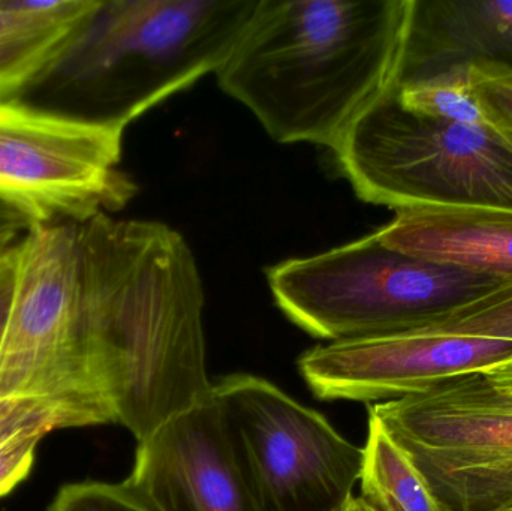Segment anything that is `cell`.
Returning <instances> with one entry per match:
<instances>
[{
	"instance_id": "cell-24",
	"label": "cell",
	"mask_w": 512,
	"mask_h": 511,
	"mask_svg": "<svg viewBox=\"0 0 512 511\" xmlns=\"http://www.w3.org/2000/svg\"><path fill=\"white\" fill-rule=\"evenodd\" d=\"M14 245H15V243H14ZM14 245H9V246H0V255H2V254H3V252L8 251V249H9V248H12V246H14Z\"/></svg>"
},
{
	"instance_id": "cell-4",
	"label": "cell",
	"mask_w": 512,
	"mask_h": 511,
	"mask_svg": "<svg viewBox=\"0 0 512 511\" xmlns=\"http://www.w3.org/2000/svg\"><path fill=\"white\" fill-rule=\"evenodd\" d=\"M267 281L295 326L334 342L426 329L512 279L421 260L372 233L274 264Z\"/></svg>"
},
{
	"instance_id": "cell-16",
	"label": "cell",
	"mask_w": 512,
	"mask_h": 511,
	"mask_svg": "<svg viewBox=\"0 0 512 511\" xmlns=\"http://www.w3.org/2000/svg\"><path fill=\"white\" fill-rule=\"evenodd\" d=\"M69 429L59 408L32 399L0 401V500L14 492L35 467L39 443Z\"/></svg>"
},
{
	"instance_id": "cell-9",
	"label": "cell",
	"mask_w": 512,
	"mask_h": 511,
	"mask_svg": "<svg viewBox=\"0 0 512 511\" xmlns=\"http://www.w3.org/2000/svg\"><path fill=\"white\" fill-rule=\"evenodd\" d=\"M411 456L442 511L512 506V401L483 372L370 405Z\"/></svg>"
},
{
	"instance_id": "cell-1",
	"label": "cell",
	"mask_w": 512,
	"mask_h": 511,
	"mask_svg": "<svg viewBox=\"0 0 512 511\" xmlns=\"http://www.w3.org/2000/svg\"><path fill=\"white\" fill-rule=\"evenodd\" d=\"M84 318L116 423L138 443L212 395L203 279L185 237L158 221L78 224Z\"/></svg>"
},
{
	"instance_id": "cell-8",
	"label": "cell",
	"mask_w": 512,
	"mask_h": 511,
	"mask_svg": "<svg viewBox=\"0 0 512 511\" xmlns=\"http://www.w3.org/2000/svg\"><path fill=\"white\" fill-rule=\"evenodd\" d=\"M123 132L26 98L0 101V203L29 228L120 212L137 194L120 168Z\"/></svg>"
},
{
	"instance_id": "cell-3",
	"label": "cell",
	"mask_w": 512,
	"mask_h": 511,
	"mask_svg": "<svg viewBox=\"0 0 512 511\" xmlns=\"http://www.w3.org/2000/svg\"><path fill=\"white\" fill-rule=\"evenodd\" d=\"M256 5L258 0H96L38 89L65 93L66 113L125 131L159 102L216 74Z\"/></svg>"
},
{
	"instance_id": "cell-2",
	"label": "cell",
	"mask_w": 512,
	"mask_h": 511,
	"mask_svg": "<svg viewBox=\"0 0 512 511\" xmlns=\"http://www.w3.org/2000/svg\"><path fill=\"white\" fill-rule=\"evenodd\" d=\"M412 0H258L216 71L277 143L336 150L396 89Z\"/></svg>"
},
{
	"instance_id": "cell-23",
	"label": "cell",
	"mask_w": 512,
	"mask_h": 511,
	"mask_svg": "<svg viewBox=\"0 0 512 511\" xmlns=\"http://www.w3.org/2000/svg\"><path fill=\"white\" fill-rule=\"evenodd\" d=\"M342 511H375L372 507L367 506L361 498H352L348 504H346L345 509Z\"/></svg>"
},
{
	"instance_id": "cell-6",
	"label": "cell",
	"mask_w": 512,
	"mask_h": 511,
	"mask_svg": "<svg viewBox=\"0 0 512 511\" xmlns=\"http://www.w3.org/2000/svg\"><path fill=\"white\" fill-rule=\"evenodd\" d=\"M355 194L391 209L512 210V146L492 126L429 119L396 89L373 104L334 150Z\"/></svg>"
},
{
	"instance_id": "cell-22",
	"label": "cell",
	"mask_w": 512,
	"mask_h": 511,
	"mask_svg": "<svg viewBox=\"0 0 512 511\" xmlns=\"http://www.w3.org/2000/svg\"><path fill=\"white\" fill-rule=\"evenodd\" d=\"M487 380L512 401V360L504 365L495 366V368L484 371Z\"/></svg>"
},
{
	"instance_id": "cell-5",
	"label": "cell",
	"mask_w": 512,
	"mask_h": 511,
	"mask_svg": "<svg viewBox=\"0 0 512 511\" xmlns=\"http://www.w3.org/2000/svg\"><path fill=\"white\" fill-rule=\"evenodd\" d=\"M59 408L69 428L116 423L93 359L81 291L78 224L30 228L0 344V401Z\"/></svg>"
},
{
	"instance_id": "cell-12",
	"label": "cell",
	"mask_w": 512,
	"mask_h": 511,
	"mask_svg": "<svg viewBox=\"0 0 512 511\" xmlns=\"http://www.w3.org/2000/svg\"><path fill=\"white\" fill-rule=\"evenodd\" d=\"M471 65L512 71V0H412L397 86Z\"/></svg>"
},
{
	"instance_id": "cell-13",
	"label": "cell",
	"mask_w": 512,
	"mask_h": 511,
	"mask_svg": "<svg viewBox=\"0 0 512 511\" xmlns=\"http://www.w3.org/2000/svg\"><path fill=\"white\" fill-rule=\"evenodd\" d=\"M375 234L388 248L421 260L512 279V210H397L396 218Z\"/></svg>"
},
{
	"instance_id": "cell-15",
	"label": "cell",
	"mask_w": 512,
	"mask_h": 511,
	"mask_svg": "<svg viewBox=\"0 0 512 511\" xmlns=\"http://www.w3.org/2000/svg\"><path fill=\"white\" fill-rule=\"evenodd\" d=\"M360 483L361 500L375 511H442L411 456L373 414Z\"/></svg>"
},
{
	"instance_id": "cell-21",
	"label": "cell",
	"mask_w": 512,
	"mask_h": 511,
	"mask_svg": "<svg viewBox=\"0 0 512 511\" xmlns=\"http://www.w3.org/2000/svg\"><path fill=\"white\" fill-rule=\"evenodd\" d=\"M20 240L0 255V344H2L3 332H5L6 320H8L15 279H17L18 243Z\"/></svg>"
},
{
	"instance_id": "cell-17",
	"label": "cell",
	"mask_w": 512,
	"mask_h": 511,
	"mask_svg": "<svg viewBox=\"0 0 512 511\" xmlns=\"http://www.w3.org/2000/svg\"><path fill=\"white\" fill-rule=\"evenodd\" d=\"M397 99L406 110L445 122L487 126L486 117L472 89L471 66H456L427 80L396 87Z\"/></svg>"
},
{
	"instance_id": "cell-11",
	"label": "cell",
	"mask_w": 512,
	"mask_h": 511,
	"mask_svg": "<svg viewBox=\"0 0 512 511\" xmlns=\"http://www.w3.org/2000/svg\"><path fill=\"white\" fill-rule=\"evenodd\" d=\"M129 480L162 511H259L213 393L138 443Z\"/></svg>"
},
{
	"instance_id": "cell-18",
	"label": "cell",
	"mask_w": 512,
	"mask_h": 511,
	"mask_svg": "<svg viewBox=\"0 0 512 511\" xmlns=\"http://www.w3.org/2000/svg\"><path fill=\"white\" fill-rule=\"evenodd\" d=\"M418 332L512 341V281Z\"/></svg>"
},
{
	"instance_id": "cell-7",
	"label": "cell",
	"mask_w": 512,
	"mask_h": 511,
	"mask_svg": "<svg viewBox=\"0 0 512 511\" xmlns=\"http://www.w3.org/2000/svg\"><path fill=\"white\" fill-rule=\"evenodd\" d=\"M212 393L259 511H342L354 498L363 449L318 411L255 375H230Z\"/></svg>"
},
{
	"instance_id": "cell-19",
	"label": "cell",
	"mask_w": 512,
	"mask_h": 511,
	"mask_svg": "<svg viewBox=\"0 0 512 511\" xmlns=\"http://www.w3.org/2000/svg\"><path fill=\"white\" fill-rule=\"evenodd\" d=\"M47 511H162L149 494L126 479L68 483L57 492Z\"/></svg>"
},
{
	"instance_id": "cell-10",
	"label": "cell",
	"mask_w": 512,
	"mask_h": 511,
	"mask_svg": "<svg viewBox=\"0 0 512 511\" xmlns=\"http://www.w3.org/2000/svg\"><path fill=\"white\" fill-rule=\"evenodd\" d=\"M512 360V341L405 332L310 348L298 369L316 398L378 402L424 392L448 378Z\"/></svg>"
},
{
	"instance_id": "cell-20",
	"label": "cell",
	"mask_w": 512,
	"mask_h": 511,
	"mask_svg": "<svg viewBox=\"0 0 512 511\" xmlns=\"http://www.w3.org/2000/svg\"><path fill=\"white\" fill-rule=\"evenodd\" d=\"M472 89L487 123L512 146V71L471 65Z\"/></svg>"
},
{
	"instance_id": "cell-14",
	"label": "cell",
	"mask_w": 512,
	"mask_h": 511,
	"mask_svg": "<svg viewBox=\"0 0 512 511\" xmlns=\"http://www.w3.org/2000/svg\"><path fill=\"white\" fill-rule=\"evenodd\" d=\"M96 0H0V101L26 98L59 65Z\"/></svg>"
},
{
	"instance_id": "cell-25",
	"label": "cell",
	"mask_w": 512,
	"mask_h": 511,
	"mask_svg": "<svg viewBox=\"0 0 512 511\" xmlns=\"http://www.w3.org/2000/svg\"><path fill=\"white\" fill-rule=\"evenodd\" d=\"M505 511H512V506H511V507H508V509H507V510H505Z\"/></svg>"
}]
</instances>
